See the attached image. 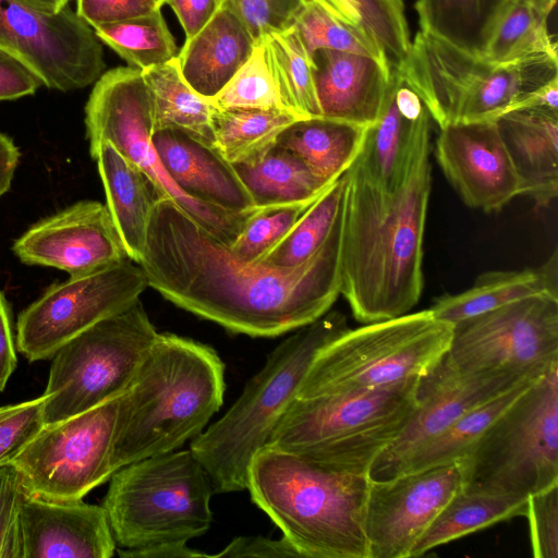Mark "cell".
<instances>
[{"instance_id": "cell-1", "label": "cell", "mask_w": 558, "mask_h": 558, "mask_svg": "<svg viewBox=\"0 0 558 558\" xmlns=\"http://www.w3.org/2000/svg\"><path fill=\"white\" fill-rule=\"evenodd\" d=\"M343 215L324 245L293 268L248 263L171 198L157 201L141 262L148 287L229 331L276 337L325 315L340 294Z\"/></svg>"}, {"instance_id": "cell-2", "label": "cell", "mask_w": 558, "mask_h": 558, "mask_svg": "<svg viewBox=\"0 0 558 558\" xmlns=\"http://www.w3.org/2000/svg\"><path fill=\"white\" fill-rule=\"evenodd\" d=\"M429 120L418 122L403 182L386 192L353 167L340 252V294L363 324L409 313L423 290V240L432 183Z\"/></svg>"}, {"instance_id": "cell-3", "label": "cell", "mask_w": 558, "mask_h": 558, "mask_svg": "<svg viewBox=\"0 0 558 558\" xmlns=\"http://www.w3.org/2000/svg\"><path fill=\"white\" fill-rule=\"evenodd\" d=\"M225 389V364L215 349L158 333L120 396L116 470L197 437L221 408Z\"/></svg>"}, {"instance_id": "cell-4", "label": "cell", "mask_w": 558, "mask_h": 558, "mask_svg": "<svg viewBox=\"0 0 558 558\" xmlns=\"http://www.w3.org/2000/svg\"><path fill=\"white\" fill-rule=\"evenodd\" d=\"M369 480L265 446L250 464L246 489L302 558H368Z\"/></svg>"}, {"instance_id": "cell-5", "label": "cell", "mask_w": 558, "mask_h": 558, "mask_svg": "<svg viewBox=\"0 0 558 558\" xmlns=\"http://www.w3.org/2000/svg\"><path fill=\"white\" fill-rule=\"evenodd\" d=\"M349 329L347 317L327 312L299 328L267 356L230 409L191 441L215 494L246 489L250 464L266 446L317 352Z\"/></svg>"}, {"instance_id": "cell-6", "label": "cell", "mask_w": 558, "mask_h": 558, "mask_svg": "<svg viewBox=\"0 0 558 558\" xmlns=\"http://www.w3.org/2000/svg\"><path fill=\"white\" fill-rule=\"evenodd\" d=\"M418 379L364 391L294 396L266 447L336 471L368 474L414 411Z\"/></svg>"}, {"instance_id": "cell-7", "label": "cell", "mask_w": 558, "mask_h": 558, "mask_svg": "<svg viewBox=\"0 0 558 558\" xmlns=\"http://www.w3.org/2000/svg\"><path fill=\"white\" fill-rule=\"evenodd\" d=\"M439 129L451 122L497 120L527 93L558 77V59L497 64L418 31L396 68Z\"/></svg>"}, {"instance_id": "cell-8", "label": "cell", "mask_w": 558, "mask_h": 558, "mask_svg": "<svg viewBox=\"0 0 558 558\" xmlns=\"http://www.w3.org/2000/svg\"><path fill=\"white\" fill-rule=\"evenodd\" d=\"M210 477L196 456L174 450L116 471L102 507L119 549L187 543L213 522Z\"/></svg>"}, {"instance_id": "cell-9", "label": "cell", "mask_w": 558, "mask_h": 558, "mask_svg": "<svg viewBox=\"0 0 558 558\" xmlns=\"http://www.w3.org/2000/svg\"><path fill=\"white\" fill-rule=\"evenodd\" d=\"M452 328L429 310L349 328L317 352L295 396L372 390L422 377L446 355Z\"/></svg>"}, {"instance_id": "cell-10", "label": "cell", "mask_w": 558, "mask_h": 558, "mask_svg": "<svg viewBox=\"0 0 558 558\" xmlns=\"http://www.w3.org/2000/svg\"><path fill=\"white\" fill-rule=\"evenodd\" d=\"M461 489L529 497L558 484V365L529 386L458 461Z\"/></svg>"}, {"instance_id": "cell-11", "label": "cell", "mask_w": 558, "mask_h": 558, "mask_svg": "<svg viewBox=\"0 0 558 558\" xmlns=\"http://www.w3.org/2000/svg\"><path fill=\"white\" fill-rule=\"evenodd\" d=\"M158 332L141 300L81 332L54 354L45 396V425L121 396Z\"/></svg>"}, {"instance_id": "cell-12", "label": "cell", "mask_w": 558, "mask_h": 558, "mask_svg": "<svg viewBox=\"0 0 558 558\" xmlns=\"http://www.w3.org/2000/svg\"><path fill=\"white\" fill-rule=\"evenodd\" d=\"M85 128L90 156L110 143L149 177L162 197L175 202L219 241L229 246L236 238L252 211L232 213L198 202L167 173L151 141L153 100L142 71L128 65L104 72L86 102Z\"/></svg>"}, {"instance_id": "cell-13", "label": "cell", "mask_w": 558, "mask_h": 558, "mask_svg": "<svg viewBox=\"0 0 558 558\" xmlns=\"http://www.w3.org/2000/svg\"><path fill=\"white\" fill-rule=\"evenodd\" d=\"M120 396L64 421L45 425L12 462L29 495L83 499L110 480Z\"/></svg>"}, {"instance_id": "cell-14", "label": "cell", "mask_w": 558, "mask_h": 558, "mask_svg": "<svg viewBox=\"0 0 558 558\" xmlns=\"http://www.w3.org/2000/svg\"><path fill=\"white\" fill-rule=\"evenodd\" d=\"M445 359L462 373H546L558 365V296H526L456 323Z\"/></svg>"}, {"instance_id": "cell-15", "label": "cell", "mask_w": 558, "mask_h": 558, "mask_svg": "<svg viewBox=\"0 0 558 558\" xmlns=\"http://www.w3.org/2000/svg\"><path fill=\"white\" fill-rule=\"evenodd\" d=\"M147 287L142 268L130 258L54 283L21 312L16 350L29 362L50 359L81 332L130 306Z\"/></svg>"}, {"instance_id": "cell-16", "label": "cell", "mask_w": 558, "mask_h": 558, "mask_svg": "<svg viewBox=\"0 0 558 558\" xmlns=\"http://www.w3.org/2000/svg\"><path fill=\"white\" fill-rule=\"evenodd\" d=\"M0 46L15 54L44 86L71 92L94 84L106 63L101 41L76 11L0 0Z\"/></svg>"}, {"instance_id": "cell-17", "label": "cell", "mask_w": 558, "mask_h": 558, "mask_svg": "<svg viewBox=\"0 0 558 558\" xmlns=\"http://www.w3.org/2000/svg\"><path fill=\"white\" fill-rule=\"evenodd\" d=\"M461 487L458 462L369 480L363 519L368 558H410L417 541Z\"/></svg>"}, {"instance_id": "cell-18", "label": "cell", "mask_w": 558, "mask_h": 558, "mask_svg": "<svg viewBox=\"0 0 558 558\" xmlns=\"http://www.w3.org/2000/svg\"><path fill=\"white\" fill-rule=\"evenodd\" d=\"M544 374L520 371L462 373L444 356L429 372L420 377L415 409L397 438L372 463L369 478H389L414 450L462 415Z\"/></svg>"}, {"instance_id": "cell-19", "label": "cell", "mask_w": 558, "mask_h": 558, "mask_svg": "<svg viewBox=\"0 0 558 558\" xmlns=\"http://www.w3.org/2000/svg\"><path fill=\"white\" fill-rule=\"evenodd\" d=\"M12 250L24 264L58 268L70 277L129 258L107 206L97 201H81L36 222Z\"/></svg>"}, {"instance_id": "cell-20", "label": "cell", "mask_w": 558, "mask_h": 558, "mask_svg": "<svg viewBox=\"0 0 558 558\" xmlns=\"http://www.w3.org/2000/svg\"><path fill=\"white\" fill-rule=\"evenodd\" d=\"M435 156L469 207L499 211L523 194L496 120L446 124L437 137Z\"/></svg>"}, {"instance_id": "cell-21", "label": "cell", "mask_w": 558, "mask_h": 558, "mask_svg": "<svg viewBox=\"0 0 558 558\" xmlns=\"http://www.w3.org/2000/svg\"><path fill=\"white\" fill-rule=\"evenodd\" d=\"M22 558H110L117 544L102 506L27 495L21 511Z\"/></svg>"}, {"instance_id": "cell-22", "label": "cell", "mask_w": 558, "mask_h": 558, "mask_svg": "<svg viewBox=\"0 0 558 558\" xmlns=\"http://www.w3.org/2000/svg\"><path fill=\"white\" fill-rule=\"evenodd\" d=\"M167 173L187 196L232 213L256 209L233 165L203 138L180 129L154 131Z\"/></svg>"}, {"instance_id": "cell-23", "label": "cell", "mask_w": 558, "mask_h": 558, "mask_svg": "<svg viewBox=\"0 0 558 558\" xmlns=\"http://www.w3.org/2000/svg\"><path fill=\"white\" fill-rule=\"evenodd\" d=\"M313 78L323 117L369 126L383 108L391 68L355 52L319 49L312 54Z\"/></svg>"}, {"instance_id": "cell-24", "label": "cell", "mask_w": 558, "mask_h": 558, "mask_svg": "<svg viewBox=\"0 0 558 558\" xmlns=\"http://www.w3.org/2000/svg\"><path fill=\"white\" fill-rule=\"evenodd\" d=\"M255 47L245 25L222 1L211 20L185 39L175 59L186 83L210 100L248 60Z\"/></svg>"}, {"instance_id": "cell-25", "label": "cell", "mask_w": 558, "mask_h": 558, "mask_svg": "<svg viewBox=\"0 0 558 558\" xmlns=\"http://www.w3.org/2000/svg\"><path fill=\"white\" fill-rule=\"evenodd\" d=\"M496 121L523 195H529L536 208L549 206L558 195V111L520 109Z\"/></svg>"}, {"instance_id": "cell-26", "label": "cell", "mask_w": 558, "mask_h": 558, "mask_svg": "<svg viewBox=\"0 0 558 558\" xmlns=\"http://www.w3.org/2000/svg\"><path fill=\"white\" fill-rule=\"evenodd\" d=\"M92 157L97 161L106 206L126 255L138 264L153 209L162 196L149 177L110 143H102Z\"/></svg>"}, {"instance_id": "cell-27", "label": "cell", "mask_w": 558, "mask_h": 558, "mask_svg": "<svg viewBox=\"0 0 558 558\" xmlns=\"http://www.w3.org/2000/svg\"><path fill=\"white\" fill-rule=\"evenodd\" d=\"M548 293L558 296V251L538 268L494 270L482 274L473 286L457 294H444L428 308L437 319L456 323L510 302Z\"/></svg>"}, {"instance_id": "cell-28", "label": "cell", "mask_w": 558, "mask_h": 558, "mask_svg": "<svg viewBox=\"0 0 558 558\" xmlns=\"http://www.w3.org/2000/svg\"><path fill=\"white\" fill-rule=\"evenodd\" d=\"M426 112L427 109L411 116L401 110L390 77L381 111L366 128L361 150L351 167L375 186L395 191L405 179L415 131Z\"/></svg>"}, {"instance_id": "cell-29", "label": "cell", "mask_w": 558, "mask_h": 558, "mask_svg": "<svg viewBox=\"0 0 558 558\" xmlns=\"http://www.w3.org/2000/svg\"><path fill=\"white\" fill-rule=\"evenodd\" d=\"M367 126L323 116L298 119L277 145L299 156L326 184L337 181L359 155Z\"/></svg>"}, {"instance_id": "cell-30", "label": "cell", "mask_w": 558, "mask_h": 558, "mask_svg": "<svg viewBox=\"0 0 558 558\" xmlns=\"http://www.w3.org/2000/svg\"><path fill=\"white\" fill-rule=\"evenodd\" d=\"M549 13L534 0H504L483 43L480 56L497 64L556 58L557 44L548 29Z\"/></svg>"}, {"instance_id": "cell-31", "label": "cell", "mask_w": 558, "mask_h": 558, "mask_svg": "<svg viewBox=\"0 0 558 558\" xmlns=\"http://www.w3.org/2000/svg\"><path fill=\"white\" fill-rule=\"evenodd\" d=\"M233 167L256 208L313 202L330 185L277 144L256 160Z\"/></svg>"}, {"instance_id": "cell-32", "label": "cell", "mask_w": 558, "mask_h": 558, "mask_svg": "<svg viewBox=\"0 0 558 558\" xmlns=\"http://www.w3.org/2000/svg\"><path fill=\"white\" fill-rule=\"evenodd\" d=\"M293 29L311 58L316 50L331 49L369 56L390 66L376 38L340 0H304Z\"/></svg>"}, {"instance_id": "cell-33", "label": "cell", "mask_w": 558, "mask_h": 558, "mask_svg": "<svg viewBox=\"0 0 558 558\" xmlns=\"http://www.w3.org/2000/svg\"><path fill=\"white\" fill-rule=\"evenodd\" d=\"M524 496L470 494L460 489L442 508L413 547L410 558L425 555L478 530L517 517H525Z\"/></svg>"}, {"instance_id": "cell-34", "label": "cell", "mask_w": 558, "mask_h": 558, "mask_svg": "<svg viewBox=\"0 0 558 558\" xmlns=\"http://www.w3.org/2000/svg\"><path fill=\"white\" fill-rule=\"evenodd\" d=\"M296 116L282 108H216L211 111L214 147L231 165L247 163L277 144Z\"/></svg>"}, {"instance_id": "cell-35", "label": "cell", "mask_w": 558, "mask_h": 558, "mask_svg": "<svg viewBox=\"0 0 558 558\" xmlns=\"http://www.w3.org/2000/svg\"><path fill=\"white\" fill-rule=\"evenodd\" d=\"M538 378L522 383L462 415L414 450L398 465L390 477L458 462L472 449L485 430Z\"/></svg>"}, {"instance_id": "cell-36", "label": "cell", "mask_w": 558, "mask_h": 558, "mask_svg": "<svg viewBox=\"0 0 558 558\" xmlns=\"http://www.w3.org/2000/svg\"><path fill=\"white\" fill-rule=\"evenodd\" d=\"M142 73L151 95L154 131L180 129L213 144V105L186 83L177 59Z\"/></svg>"}, {"instance_id": "cell-37", "label": "cell", "mask_w": 558, "mask_h": 558, "mask_svg": "<svg viewBox=\"0 0 558 558\" xmlns=\"http://www.w3.org/2000/svg\"><path fill=\"white\" fill-rule=\"evenodd\" d=\"M258 44L264 48L281 107L300 119L322 116L312 58L293 27L281 33H270Z\"/></svg>"}, {"instance_id": "cell-38", "label": "cell", "mask_w": 558, "mask_h": 558, "mask_svg": "<svg viewBox=\"0 0 558 558\" xmlns=\"http://www.w3.org/2000/svg\"><path fill=\"white\" fill-rule=\"evenodd\" d=\"M348 177L344 172L302 214L283 239L259 262L293 268L311 258L327 241L344 210Z\"/></svg>"}, {"instance_id": "cell-39", "label": "cell", "mask_w": 558, "mask_h": 558, "mask_svg": "<svg viewBox=\"0 0 558 558\" xmlns=\"http://www.w3.org/2000/svg\"><path fill=\"white\" fill-rule=\"evenodd\" d=\"M97 38L129 66L144 71L167 63L178 56V47L161 8L94 28Z\"/></svg>"}, {"instance_id": "cell-40", "label": "cell", "mask_w": 558, "mask_h": 558, "mask_svg": "<svg viewBox=\"0 0 558 558\" xmlns=\"http://www.w3.org/2000/svg\"><path fill=\"white\" fill-rule=\"evenodd\" d=\"M504 0H416L420 29L478 54Z\"/></svg>"}, {"instance_id": "cell-41", "label": "cell", "mask_w": 558, "mask_h": 558, "mask_svg": "<svg viewBox=\"0 0 558 558\" xmlns=\"http://www.w3.org/2000/svg\"><path fill=\"white\" fill-rule=\"evenodd\" d=\"M315 201L256 208L229 248L245 262L259 263Z\"/></svg>"}, {"instance_id": "cell-42", "label": "cell", "mask_w": 558, "mask_h": 558, "mask_svg": "<svg viewBox=\"0 0 558 558\" xmlns=\"http://www.w3.org/2000/svg\"><path fill=\"white\" fill-rule=\"evenodd\" d=\"M353 10L383 48L391 69L409 52L411 39L403 0H340Z\"/></svg>"}, {"instance_id": "cell-43", "label": "cell", "mask_w": 558, "mask_h": 558, "mask_svg": "<svg viewBox=\"0 0 558 558\" xmlns=\"http://www.w3.org/2000/svg\"><path fill=\"white\" fill-rule=\"evenodd\" d=\"M209 101L221 109L282 108L260 44L256 45L248 60Z\"/></svg>"}, {"instance_id": "cell-44", "label": "cell", "mask_w": 558, "mask_h": 558, "mask_svg": "<svg viewBox=\"0 0 558 558\" xmlns=\"http://www.w3.org/2000/svg\"><path fill=\"white\" fill-rule=\"evenodd\" d=\"M45 399L0 407V466L12 463L44 428Z\"/></svg>"}, {"instance_id": "cell-45", "label": "cell", "mask_w": 558, "mask_h": 558, "mask_svg": "<svg viewBox=\"0 0 558 558\" xmlns=\"http://www.w3.org/2000/svg\"><path fill=\"white\" fill-rule=\"evenodd\" d=\"M245 25L256 45L270 33L293 27L304 0H223Z\"/></svg>"}, {"instance_id": "cell-46", "label": "cell", "mask_w": 558, "mask_h": 558, "mask_svg": "<svg viewBox=\"0 0 558 558\" xmlns=\"http://www.w3.org/2000/svg\"><path fill=\"white\" fill-rule=\"evenodd\" d=\"M27 495L17 468L0 466V558H22L21 511Z\"/></svg>"}, {"instance_id": "cell-47", "label": "cell", "mask_w": 558, "mask_h": 558, "mask_svg": "<svg viewBox=\"0 0 558 558\" xmlns=\"http://www.w3.org/2000/svg\"><path fill=\"white\" fill-rule=\"evenodd\" d=\"M525 517L535 558H558V484L529 496Z\"/></svg>"}, {"instance_id": "cell-48", "label": "cell", "mask_w": 558, "mask_h": 558, "mask_svg": "<svg viewBox=\"0 0 558 558\" xmlns=\"http://www.w3.org/2000/svg\"><path fill=\"white\" fill-rule=\"evenodd\" d=\"M159 8L156 0H76L77 14L93 28Z\"/></svg>"}, {"instance_id": "cell-49", "label": "cell", "mask_w": 558, "mask_h": 558, "mask_svg": "<svg viewBox=\"0 0 558 558\" xmlns=\"http://www.w3.org/2000/svg\"><path fill=\"white\" fill-rule=\"evenodd\" d=\"M41 85L27 64L0 46V101L33 95Z\"/></svg>"}, {"instance_id": "cell-50", "label": "cell", "mask_w": 558, "mask_h": 558, "mask_svg": "<svg viewBox=\"0 0 558 558\" xmlns=\"http://www.w3.org/2000/svg\"><path fill=\"white\" fill-rule=\"evenodd\" d=\"M214 557L302 558L295 547L283 536L280 539L264 536H240L232 539L218 554L211 555V558Z\"/></svg>"}, {"instance_id": "cell-51", "label": "cell", "mask_w": 558, "mask_h": 558, "mask_svg": "<svg viewBox=\"0 0 558 558\" xmlns=\"http://www.w3.org/2000/svg\"><path fill=\"white\" fill-rule=\"evenodd\" d=\"M223 0H163L171 7L185 33V39L199 32L216 14Z\"/></svg>"}, {"instance_id": "cell-52", "label": "cell", "mask_w": 558, "mask_h": 558, "mask_svg": "<svg viewBox=\"0 0 558 558\" xmlns=\"http://www.w3.org/2000/svg\"><path fill=\"white\" fill-rule=\"evenodd\" d=\"M17 365L10 305L0 291V392Z\"/></svg>"}, {"instance_id": "cell-53", "label": "cell", "mask_w": 558, "mask_h": 558, "mask_svg": "<svg viewBox=\"0 0 558 558\" xmlns=\"http://www.w3.org/2000/svg\"><path fill=\"white\" fill-rule=\"evenodd\" d=\"M123 558H198L211 557L206 553L195 550L187 543H162L138 549H118Z\"/></svg>"}, {"instance_id": "cell-54", "label": "cell", "mask_w": 558, "mask_h": 558, "mask_svg": "<svg viewBox=\"0 0 558 558\" xmlns=\"http://www.w3.org/2000/svg\"><path fill=\"white\" fill-rule=\"evenodd\" d=\"M538 108L558 111V77L524 95L510 111Z\"/></svg>"}, {"instance_id": "cell-55", "label": "cell", "mask_w": 558, "mask_h": 558, "mask_svg": "<svg viewBox=\"0 0 558 558\" xmlns=\"http://www.w3.org/2000/svg\"><path fill=\"white\" fill-rule=\"evenodd\" d=\"M19 158L20 153L13 141L0 132V198L11 186Z\"/></svg>"}, {"instance_id": "cell-56", "label": "cell", "mask_w": 558, "mask_h": 558, "mask_svg": "<svg viewBox=\"0 0 558 558\" xmlns=\"http://www.w3.org/2000/svg\"><path fill=\"white\" fill-rule=\"evenodd\" d=\"M26 2L49 11H59L68 5L69 0H25Z\"/></svg>"}, {"instance_id": "cell-57", "label": "cell", "mask_w": 558, "mask_h": 558, "mask_svg": "<svg viewBox=\"0 0 558 558\" xmlns=\"http://www.w3.org/2000/svg\"><path fill=\"white\" fill-rule=\"evenodd\" d=\"M156 1H157V3H158L160 7H162V5H163V0H156Z\"/></svg>"}, {"instance_id": "cell-58", "label": "cell", "mask_w": 558, "mask_h": 558, "mask_svg": "<svg viewBox=\"0 0 558 558\" xmlns=\"http://www.w3.org/2000/svg\"><path fill=\"white\" fill-rule=\"evenodd\" d=\"M534 1H535V2H537V3L541 5V8H542V0H534ZM542 9H543V8H542ZM543 10H544V9H543ZM544 11H545V10H544Z\"/></svg>"}]
</instances>
